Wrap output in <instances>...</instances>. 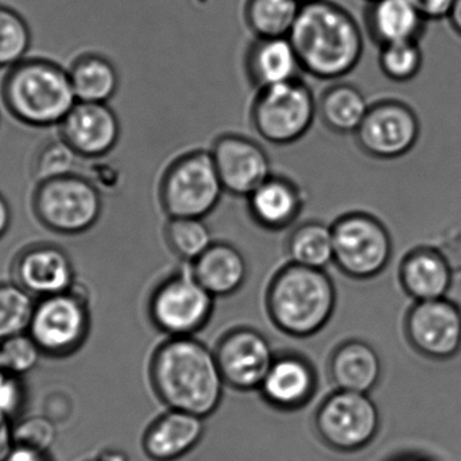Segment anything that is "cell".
Listing matches in <instances>:
<instances>
[{"label": "cell", "mask_w": 461, "mask_h": 461, "mask_svg": "<svg viewBox=\"0 0 461 461\" xmlns=\"http://www.w3.org/2000/svg\"><path fill=\"white\" fill-rule=\"evenodd\" d=\"M2 371H5V370H3L2 359H0V373H2Z\"/></svg>", "instance_id": "obj_44"}, {"label": "cell", "mask_w": 461, "mask_h": 461, "mask_svg": "<svg viewBox=\"0 0 461 461\" xmlns=\"http://www.w3.org/2000/svg\"><path fill=\"white\" fill-rule=\"evenodd\" d=\"M96 461H102V460H96Z\"/></svg>", "instance_id": "obj_47"}, {"label": "cell", "mask_w": 461, "mask_h": 461, "mask_svg": "<svg viewBox=\"0 0 461 461\" xmlns=\"http://www.w3.org/2000/svg\"><path fill=\"white\" fill-rule=\"evenodd\" d=\"M405 330L422 356L451 359L461 349V309L447 297L416 302L406 316Z\"/></svg>", "instance_id": "obj_13"}, {"label": "cell", "mask_w": 461, "mask_h": 461, "mask_svg": "<svg viewBox=\"0 0 461 461\" xmlns=\"http://www.w3.org/2000/svg\"><path fill=\"white\" fill-rule=\"evenodd\" d=\"M333 264L344 275L368 281L381 275L393 256V240L386 225L366 211H348L330 224Z\"/></svg>", "instance_id": "obj_7"}, {"label": "cell", "mask_w": 461, "mask_h": 461, "mask_svg": "<svg viewBox=\"0 0 461 461\" xmlns=\"http://www.w3.org/2000/svg\"><path fill=\"white\" fill-rule=\"evenodd\" d=\"M32 210L46 229L59 235H81L102 217V195L94 181L70 173L40 181L32 194Z\"/></svg>", "instance_id": "obj_8"}, {"label": "cell", "mask_w": 461, "mask_h": 461, "mask_svg": "<svg viewBox=\"0 0 461 461\" xmlns=\"http://www.w3.org/2000/svg\"><path fill=\"white\" fill-rule=\"evenodd\" d=\"M370 105L354 84L333 83L317 100V116L325 127L339 135H354Z\"/></svg>", "instance_id": "obj_26"}, {"label": "cell", "mask_w": 461, "mask_h": 461, "mask_svg": "<svg viewBox=\"0 0 461 461\" xmlns=\"http://www.w3.org/2000/svg\"><path fill=\"white\" fill-rule=\"evenodd\" d=\"M303 73L339 81L354 72L365 51V38L355 16L333 0L303 3L289 34Z\"/></svg>", "instance_id": "obj_1"}, {"label": "cell", "mask_w": 461, "mask_h": 461, "mask_svg": "<svg viewBox=\"0 0 461 461\" xmlns=\"http://www.w3.org/2000/svg\"><path fill=\"white\" fill-rule=\"evenodd\" d=\"M102 461H127L124 454L119 451H107L99 457Z\"/></svg>", "instance_id": "obj_42"}, {"label": "cell", "mask_w": 461, "mask_h": 461, "mask_svg": "<svg viewBox=\"0 0 461 461\" xmlns=\"http://www.w3.org/2000/svg\"><path fill=\"white\" fill-rule=\"evenodd\" d=\"M164 235L170 252L186 264L196 262L213 244L212 232L204 218H167Z\"/></svg>", "instance_id": "obj_30"}, {"label": "cell", "mask_w": 461, "mask_h": 461, "mask_svg": "<svg viewBox=\"0 0 461 461\" xmlns=\"http://www.w3.org/2000/svg\"><path fill=\"white\" fill-rule=\"evenodd\" d=\"M368 34L379 45L420 41L427 19L411 0H373L365 16Z\"/></svg>", "instance_id": "obj_25"}, {"label": "cell", "mask_w": 461, "mask_h": 461, "mask_svg": "<svg viewBox=\"0 0 461 461\" xmlns=\"http://www.w3.org/2000/svg\"><path fill=\"white\" fill-rule=\"evenodd\" d=\"M449 23H451L452 29L461 35V0H455L454 5H452L451 11L448 15Z\"/></svg>", "instance_id": "obj_41"}, {"label": "cell", "mask_w": 461, "mask_h": 461, "mask_svg": "<svg viewBox=\"0 0 461 461\" xmlns=\"http://www.w3.org/2000/svg\"><path fill=\"white\" fill-rule=\"evenodd\" d=\"M266 306L273 324L292 337L316 335L330 322L336 289L325 270L287 263L268 284Z\"/></svg>", "instance_id": "obj_3"}, {"label": "cell", "mask_w": 461, "mask_h": 461, "mask_svg": "<svg viewBox=\"0 0 461 461\" xmlns=\"http://www.w3.org/2000/svg\"><path fill=\"white\" fill-rule=\"evenodd\" d=\"M59 127V137L84 159L107 156L121 138V122L108 103L77 102Z\"/></svg>", "instance_id": "obj_16"}, {"label": "cell", "mask_w": 461, "mask_h": 461, "mask_svg": "<svg viewBox=\"0 0 461 461\" xmlns=\"http://www.w3.org/2000/svg\"><path fill=\"white\" fill-rule=\"evenodd\" d=\"M301 7V0H246L243 18L255 38L289 37Z\"/></svg>", "instance_id": "obj_29"}, {"label": "cell", "mask_w": 461, "mask_h": 461, "mask_svg": "<svg viewBox=\"0 0 461 461\" xmlns=\"http://www.w3.org/2000/svg\"><path fill=\"white\" fill-rule=\"evenodd\" d=\"M246 200L247 211L255 225L267 232H282L294 226L300 218L306 195L289 176L271 173Z\"/></svg>", "instance_id": "obj_17"}, {"label": "cell", "mask_w": 461, "mask_h": 461, "mask_svg": "<svg viewBox=\"0 0 461 461\" xmlns=\"http://www.w3.org/2000/svg\"><path fill=\"white\" fill-rule=\"evenodd\" d=\"M89 327L86 302L73 290L45 297L34 309L30 336L51 356L72 354L86 340Z\"/></svg>", "instance_id": "obj_12"}, {"label": "cell", "mask_w": 461, "mask_h": 461, "mask_svg": "<svg viewBox=\"0 0 461 461\" xmlns=\"http://www.w3.org/2000/svg\"><path fill=\"white\" fill-rule=\"evenodd\" d=\"M210 152L224 191L233 197H249L273 173L267 151L247 135H219Z\"/></svg>", "instance_id": "obj_15"}, {"label": "cell", "mask_w": 461, "mask_h": 461, "mask_svg": "<svg viewBox=\"0 0 461 461\" xmlns=\"http://www.w3.org/2000/svg\"><path fill=\"white\" fill-rule=\"evenodd\" d=\"M32 43L29 24L21 14L0 5V68H11L24 60Z\"/></svg>", "instance_id": "obj_33"}, {"label": "cell", "mask_w": 461, "mask_h": 461, "mask_svg": "<svg viewBox=\"0 0 461 461\" xmlns=\"http://www.w3.org/2000/svg\"><path fill=\"white\" fill-rule=\"evenodd\" d=\"M189 267L199 283L215 298L235 294L249 276L246 257L233 244L226 241H213L212 245Z\"/></svg>", "instance_id": "obj_23"}, {"label": "cell", "mask_w": 461, "mask_h": 461, "mask_svg": "<svg viewBox=\"0 0 461 461\" xmlns=\"http://www.w3.org/2000/svg\"><path fill=\"white\" fill-rule=\"evenodd\" d=\"M316 389V373L311 363L297 355H281L274 359L259 390L268 405L292 411L303 408Z\"/></svg>", "instance_id": "obj_19"}, {"label": "cell", "mask_w": 461, "mask_h": 461, "mask_svg": "<svg viewBox=\"0 0 461 461\" xmlns=\"http://www.w3.org/2000/svg\"><path fill=\"white\" fill-rule=\"evenodd\" d=\"M57 430L53 421L46 417H30L18 422L13 429L14 447L46 454L56 441Z\"/></svg>", "instance_id": "obj_36"}, {"label": "cell", "mask_w": 461, "mask_h": 461, "mask_svg": "<svg viewBox=\"0 0 461 461\" xmlns=\"http://www.w3.org/2000/svg\"><path fill=\"white\" fill-rule=\"evenodd\" d=\"M215 297L199 283L191 267L173 273L151 294L149 310L154 325L170 337H191L212 316Z\"/></svg>", "instance_id": "obj_9"}, {"label": "cell", "mask_w": 461, "mask_h": 461, "mask_svg": "<svg viewBox=\"0 0 461 461\" xmlns=\"http://www.w3.org/2000/svg\"><path fill=\"white\" fill-rule=\"evenodd\" d=\"M34 309L26 290L15 284H0V341L29 329Z\"/></svg>", "instance_id": "obj_31"}, {"label": "cell", "mask_w": 461, "mask_h": 461, "mask_svg": "<svg viewBox=\"0 0 461 461\" xmlns=\"http://www.w3.org/2000/svg\"><path fill=\"white\" fill-rule=\"evenodd\" d=\"M10 417L0 411V461H3L14 448L13 429L10 428Z\"/></svg>", "instance_id": "obj_38"}, {"label": "cell", "mask_w": 461, "mask_h": 461, "mask_svg": "<svg viewBox=\"0 0 461 461\" xmlns=\"http://www.w3.org/2000/svg\"><path fill=\"white\" fill-rule=\"evenodd\" d=\"M3 461H49V459L46 454L22 448V447H14Z\"/></svg>", "instance_id": "obj_39"}, {"label": "cell", "mask_w": 461, "mask_h": 461, "mask_svg": "<svg viewBox=\"0 0 461 461\" xmlns=\"http://www.w3.org/2000/svg\"><path fill=\"white\" fill-rule=\"evenodd\" d=\"M454 267L449 260L433 248H417L403 257L400 281L416 302L446 298L452 286Z\"/></svg>", "instance_id": "obj_22"}, {"label": "cell", "mask_w": 461, "mask_h": 461, "mask_svg": "<svg viewBox=\"0 0 461 461\" xmlns=\"http://www.w3.org/2000/svg\"><path fill=\"white\" fill-rule=\"evenodd\" d=\"M427 21L448 18L455 0H411Z\"/></svg>", "instance_id": "obj_37"}, {"label": "cell", "mask_w": 461, "mask_h": 461, "mask_svg": "<svg viewBox=\"0 0 461 461\" xmlns=\"http://www.w3.org/2000/svg\"><path fill=\"white\" fill-rule=\"evenodd\" d=\"M397 461H435L429 459H422V457H405V459H401Z\"/></svg>", "instance_id": "obj_43"}, {"label": "cell", "mask_w": 461, "mask_h": 461, "mask_svg": "<svg viewBox=\"0 0 461 461\" xmlns=\"http://www.w3.org/2000/svg\"><path fill=\"white\" fill-rule=\"evenodd\" d=\"M367 2H373V0H367Z\"/></svg>", "instance_id": "obj_46"}, {"label": "cell", "mask_w": 461, "mask_h": 461, "mask_svg": "<svg viewBox=\"0 0 461 461\" xmlns=\"http://www.w3.org/2000/svg\"><path fill=\"white\" fill-rule=\"evenodd\" d=\"M285 252L293 264L325 270L333 264L332 226L317 219L295 225L287 235Z\"/></svg>", "instance_id": "obj_28"}, {"label": "cell", "mask_w": 461, "mask_h": 461, "mask_svg": "<svg viewBox=\"0 0 461 461\" xmlns=\"http://www.w3.org/2000/svg\"><path fill=\"white\" fill-rule=\"evenodd\" d=\"M204 419L169 410L156 420L143 436V451L153 461H176L188 455L204 436Z\"/></svg>", "instance_id": "obj_20"}, {"label": "cell", "mask_w": 461, "mask_h": 461, "mask_svg": "<svg viewBox=\"0 0 461 461\" xmlns=\"http://www.w3.org/2000/svg\"><path fill=\"white\" fill-rule=\"evenodd\" d=\"M68 72L77 102L108 103L121 83L115 65L102 54L78 57Z\"/></svg>", "instance_id": "obj_27"}, {"label": "cell", "mask_w": 461, "mask_h": 461, "mask_svg": "<svg viewBox=\"0 0 461 461\" xmlns=\"http://www.w3.org/2000/svg\"><path fill=\"white\" fill-rule=\"evenodd\" d=\"M330 376L336 390L368 394L375 389L382 375L379 355L370 344L346 341L330 355Z\"/></svg>", "instance_id": "obj_24"}, {"label": "cell", "mask_w": 461, "mask_h": 461, "mask_svg": "<svg viewBox=\"0 0 461 461\" xmlns=\"http://www.w3.org/2000/svg\"><path fill=\"white\" fill-rule=\"evenodd\" d=\"M226 194L210 151L176 157L162 175L159 203L167 218H207Z\"/></svg>", "instance_id": "obj_5"}, {"label": "cell", "mask_w": 461, "mask_h": 461, "mask_svg": "<svg viewBox=\"0 0 461 461\" xmlns=\"http://www.w3.org/2000/svg\"><path fill=\"white\" fill-rule=\"evenodd\" d=\"M316 116V97L301 78L258 89L249 108L252 129L276 146L298 143L308 134Z\"/></svg>", "instance_id": "obj_6"}, {"label": "cell", "mask_w": 461, "mask_h": 461, "mask_svg": "<svg viewBox=\"0 0 461 461\" xmlns=\"http://www.w3.org/2000/svg\"><path fill=\"white\" fill-rule=\"evenodd\" d=\"M424 56L419 41H403L381 46L379 67L389 80L406 83L413 80L422 68Z\"/></svg>", "instance_id": "obj_32"}, {"label": "cell", "mask_w": 461, "mask_h": 461, "mask_svg": "<svg viewBox=\"0 0 461 461\" xmlns=\"http://www.w3.org/2000/svg\"><path fill=\"white\" fill-rule=\"evenodd\" d=\"M11 219H13V216H11L10 205H8L5 198L0 194V238L10 229Z\"/></svg>", "instance_id": "obj_40"}, {"label": "cell", "mask_w": 461, "mask_h": 461, "mask_svg": "<svg viewBox=\"0 0 461 461\" xmlns=\"http://www.w3.org/2000/svg\"><path fill=\"white\" fill-rule=\"evenodd\" d=\"M416 111L400 100L384 99L370 105L355 140L373 159L394 160L408 154L420 138Z\"/></svg>", "instance_id": "obj_11"}, {"label": "cell", "mask_w": 461, "mask_h": 461, "mask_svg": "<svg viewBox=\"0 0 461 461\" xmlns=\"http://www.w3.org/2000/svg\"><path fill=\"white\" fill-rule=\"evenodd\" d=\"M150 381L167 409L207 419L223 398V376L215 352L192 337H170L151 357Z\"/></svg>", "instance_id": "obj_2"}, {"label": "cell", "mask_w": 461, "mask_h": 461, "mask_svg": "<svg viewBox=\"0 0 461 461\" xmlns=\"http://www.w3.org/2000/svg\"><path fill=\"white\" fill-rule=\"evenodd\" d=\"M2 97L14 118L34 127L61 124L77 103L69 72L43 59L22 60L8 68Z\"/></svg>", "instance_id": "obj_4"}, {"label": "cell", "mask_w": 461, "mask_h": 461, "mask_svg": "<svg viewBox=\"0 0 461 461\" xmlns=\"http://www.w3.org/2000/svg\"><path fill=\"white\" fill-rule=\"evenodd\" d=\"M41 352L32 336L22 333L7 338L0 346L3 370L13 375L29 373L37 365Z\"/></svg>", "instance_id": "obj_35"}, {"label": "cell", "mask_w": 461, "mask_h": 461, "mask_svg": "<svg viewBox=\"0 0 461 461\" xmlns=\"http://www.w3.org/2000/svg\"><path fill=\"white\" fill-rule=\"evenodd\" d=\"M378 408L368 394L336 390L322 401L314 414L320 440L338 452L366 448L378 435Z\"/></svg>", "instance_id": "obj_10"}, {"label": "cell", "mask_w": 461, "mask_h": 461, "mask_svg": "<svg viewBox=\"0 0 461 461\" xmlns=\"http://www.w3.org/2000/svg\"><path fill=\"white\" fill-rule=\"evenodd\" d=\"M301 2H303V3L311 2V0H301Z\"/></svg>", "instance_id": "obj_45"}, {"label": "cell", "mask_w": 461, "mask_h": 461, "mask_svg": "<svg viewBox=\"0 0 461 461\" xmlns=\"http://www.w3.org/2000/svg\"><path fill=\"white\" fill-rule=\"evenodd\" d=\"M14 273L22 289L43 298L69 291L75 279L69 256L49 244L24 249L16 259Z\"/></svg>", "instance_id": "obj_18"}, {"label": "cell", "mask_w": 461, "mask_h": 461, "mask_svg": "<svg viewBox=\"0 0 461 461\" xmlns=\"http://www.w3.org/2000/svg\"><path fill=\"white\" fill-rule=\"evenodd\" d=\"M77 157V153L61 137L46 141L32 159V178L40 183L75 173L73 168Z\"/></svg>", "instance_id": "obj_34"}, {"label": "cell", "mask_w": 461, "mask_h": 461, "mask_svg": "<svg viewBox=\"0 0 461 461\" xmlns=\"http://www.w3.org/2000/svg\"><path fill=\"white\" fill-rule=\"evenodd\" d=\"M244 69L257 91L295 80L303 73L289 37L255 38L247 48Z\"/></svg>", "instance_id": "obj_21"}, {"label": "cell", "mask_w": 461, "mask_h": 461, "mask_svg": "<svg viewBox=\"0 0 461 461\" xmlns=\"http://www.w3.org/2000/svg\"><path fill=\"white\" fill-rule=\"evenodd\" d=\"M224 383L238 392L259 390L276 355L267 338L249 327L230 330L215 349Z\"/></svg>", "instance_id": "obj_14"}]
</instances>
